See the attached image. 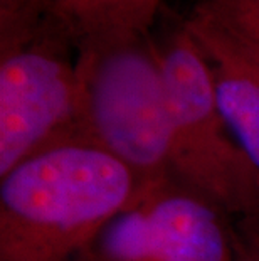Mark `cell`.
I'll use <instances>...</instances> for the list:
<instances>
[{
    "mask_svg": "<svg viewBox=\"0 0 259 261\" xmlns=\"http://www.w3.org/2000/svg\"><path fill=\"white\" fill-rule=\"evenodd\" d=\"M190 10L214 20L259 58V0H195Z\"/></svg>",
    "mask_w": 259,
    "mask_h": 261,
    "instance_id": "cell-8",
    "label": "cell"
},
{
    "mask_svg": "<svg viewBox=\"0 0 259 261\" xmlns=\"http://www.w3.org/2000/svg\"><path fill=\"white\" fill-rule=\"evenodd\" d=\"M74 142L91 143L74 39L54 14L0 32V177Z\"/></svg>",
    "mask_w": 259,
    "mask_h": 261,
    "instance_id": "cell-3",
    "label": "cell"
},
{
    "mask_svg": "<svg viewBox=\"0 0 259 261\" xmlns=\"http://www.w3.org/2000/svg\"><path fill=\"white\" fill-rule=\"evenodd\" d=\"M163 10V0H52V14L76 47L108 37L150 34Z\"/></svg>",
    "mask_w": 259,
    "mask_h": 261,
    "instance_id": "cell-7",
    "label": "cell"
},
{
    "mask_svg": "<svg viewBox=\"0 0 259 261\" xmlns=\"http://www.w3.org/2000/svg\"><path fill=\"white\" fill-rule=\"evenodd\" d=\"M153 41L172 121V177L231 219L259 218V169L220 113L211 69L185 17Z\"/></svg>",
    "mask_w": 259,
    "mask_h": 261,
    "instance_id": "cell-2",
    "label": "cell"
},
{
    "mask_svg": "<svg viewBox=\"0 0 259 261\" xmlns=\"http://www.w3.org/2000/svg\"><path fill=\"white\" fill-rule=\"evenodd\" d=\"M236 223L175 179L140 184L91 261H236Z\"/></svg>",
    "mask_w": 259,
    "mask_h": 261,
    "instance_id": "cell-5",
    "label": "cell"
},
{
    "mask_svg": "<svg viewBox=\"0 0 259 261\" xmlns=\"http://www.w3.org/2000/svg\"><path fill=\"white\" fill-rule=\"evenodd\" d=\"M140 182L93 143L46 150L0 177V261H91Z\"/></svg>",
    "mask_w": 259,
    "mask_h": 261,
    "instance_id": "cell-1",
    "label": "cell"
},
{
    "mask_svg": "<svg viewBox=\"0 0 259 261\" xmlns=\"http://www.w3.org/2000/svg\"><path fill=\"white\" fill-rule=\"evenodd\" d=\"M49 2H51V5H52V0H49Z\"/></svg>",
    "mask_w": 259,
    "mask_h": 261,
    "instance_id": "cell-10",
    "label": "cell"
},
{
    "mask_svg": "<svg viewBox=\"0 0 259 261\" xmlns=\"http://www.w3.org/2000/svg\"><path fill=\"white\" fill-rule=\"evenodd\" d=\"M187 27L211 69L229 130L259 169V58L206 15L190 10Z\"/></svg>",
    "mask_w": 259,
    "mask_h": 261,
    "instance_id": "cell-6",
    "label": "cell"
},
{
    "mask_svg": "<svg viewBox=\"0 0 259 261\" xmlns=\"http://www.w3.org/2000/svg\"><path fill=\"white\" fill-rule=\"evenodd\" d=\"M93 145L140 184L172 177V121L152 34L108 37L78 47Z\"/></svg>",
    "mask_w": 259,
    "mask_h": 261,
    "instance_id": "cell-4",
    "label": "cell"
},
{
    "mask_svg": "<svg viewBox=\"0 0 259 261\" xmlns=\"http://www.w3.org/2000/svg\"><path fill=\"white\" fill-rule=\"evenodd\" d=\"M238 254L236 261H259V218L236 221Z\"/></svg>",
    "mask_w": 259,
    "mask_h": 261,
    "instance_id": "cell-9",
    "label": "cell"
}]
</instances>
